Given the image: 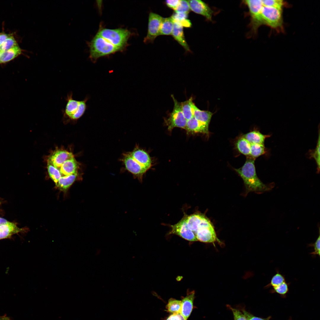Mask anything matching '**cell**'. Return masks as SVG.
Wrapping results in <instances>:
<instances>
[{"label":"cell","mask_w":320,"mask_h":320,"mask_svg":"<svg viewBox=\"0 0 320 320\" xmlns=\"http://www.w3.org/2000/svg\"><path fill=\"white\" fill-rule=\"evenodd\" d=\"M126 170L142 181L143 175L151 168L152 161L148 153L136 145L133 150L123 153L121 159Z\"/></svg>","instance_id":"6da1fadb"},{"label":"cell","mask_w":320,"mask_h":320,"mask_svg":"<svg viewBox=\"0 0 320 320\" xmlns=\"http://www.w3.org/2000/svg\"><path fill=\"white\" fill-rule=\"evenodd\" d=\"M255 159L247 156L244 165L234 170L241 178L244 183L246 193L255 192L260 194L271 190L274 187L273 183L265 184L258 177L255 165Z\"/></svg>","instance_id":"7a4b0ae2"},{"label":"cell","mask_w":320,"mask_h":320,"mask_svg":"<svg viewBox=\"0 0 320 320\" xmlns=\"http://www.w3.org/2000/svg\"><path fill=\"white\" fill-rule=\"evenodd\" d=\"M88 45L89 57L94 63L100 57L121 51L97 34L88 43Z\"/></svg>","instance_id":"3957f363"},{"label":"cell","mask_w":320,"mask_h":320,"mask_svg":"<svg viewBox=\"0 0 320 320\" xmlns=\"http://www.w3.org/2000/svg\"><path fill=\"white\" fill-rule=\"evenodd\" d=\"M121 51L128 44L131 33L127 29L100 28L97 33Z\"/></svg>","instance_id":"277c9868"},{"label":"cell","mask_w":320,"mask_h":320,"mask_svg":"<svg viewBox=\"0 0 320 320\" xmlns=\"http://www.w3.org/2000/svg\"><path fill=\"white\" fill-rule=\"evenodd\" d=\"M72 92L67 94L65 100L67 102L65 108L62 110L64 117L71 120H76L81 117L87 108L86 103L88 97L82 100L74 99Z\"/></svg>","instance_id":"5b68a950"},{"label":"cell","mask_w":320,"mask_h":320,"mask_svg":"<svg viewBox=\"0 0 320 320\" xmlns=\"http://www.w3.org/2000/svg\"><path fill=\"white\" fill-rule=\"evenodd\" d=\"M261 16L264 25L277 32L284 31L282 10L263 6L261 10Z\"/></svg>","instance_id":"8992f818"},{"label":"cell","mask_w":320,"mask_h":320,"mask_svg":"<svg viewBox=\"0 0 320 320\" xmlns=\"http://www.w3.org/2000/svg\"><path fill=\"white\" fill-rule=\"evenodd\" d=\"M244 3L249 9L251 33L253 34H256L259 27L264 25L261 16V10L263 6L262 0H245Z\"/></svg>","instance_id":"52a82bcc"},{"label":"cell","mask_w":320,"mask_h":320,"mask_svg":"<svg viewBox=\"0 0 320 320\" xmlns=\"http://www.w3.org/2000/svg\"><path fill=\"white\" fill-rule=\"evenodd\" d=\"M171 96L174 102V107L169 117L165 120V123L169 131H171L175 127L185 129L187 120L182 112L180 103L177 100L173 95Z\"/></svg>","instance_id":"ba28073f"},{"label":"cell","mask_w":320,"mask_h":320,"mask_svg":"<svg viewBox=\"0 0 320 320\" xmlns=\"http://www.w3.org/2000/svg\"><path fill=\"white\" fill-rule=\"evenodd\" d=\"M163 18L157 14L150 12L148 17L147 33L144 40L145 43H152L156 38L159 36L160 26Z\"/></svg>","instance_id":"9c48e42d"},{"label":"cell","mask_w":320,"mask_h":320,"mask_svg":"<svg viewBox=\"0 0 320 320\" xmlns=\"http://www.w3.org/2000/svg\"><path fill=\"white\" fill-rule=\"evenodd\" d=\"M171 230L169 234L177 235L191 241H198L195 234L188 228L186 222V215L177 223L170 225Z\"/></svg>","instance_id":"30bf717a"},{"label":"cell","mask_w":320,"mask_h":320,"mask_svg":"<svg viewBox=\"0 0 320 320\" xmlns=\"http://www.w3.org/2000/svg\"><path fill=\"white\" fill-rule=\"evenodd\" d=\"M191 10L204 17L208 21H212L213 11L205 2L200 0L188 1Z\"/></svg>","instance_id":"8fae6325"},{"label":"cell","mask_w":320,"mask_h":320,"mask_svg":"<svg viewBox=\"0 0 320 320\" xmlns=\"http://www.w3.org/2000/svg\"><path fill=\"white\" fill-rule=\"evenodd\" d=\"M195 234L198 241L203 242L214 243L219 240L212 224L199 229Z\"/></svg>","instance_id":"7c38bea8"},{"label":"cell","mask_w":320,"mask_h":320,"mask_svg":"<svg viewBox=\"0 0 320 320\" xmlns=\"http://www.w3.org/2000/svg\"><path fill=\"white\" fill-rule=\"evenodd\" d=\"M74 157L71 152L65 150H58L53 153L48 161L58 169L65 161Z\"/></svg>","instance_id":"4fadbf2b"},{"label":"cell","mask_w":320,"mask_h":320,"mask_svg":"<svg viewBox=\"0 0 320 320\" xmlns=\"http://www.w3.org/2000/svg\"><path fill=\"white\" fill-rule=\"evenodd\" d=\"M194 295V292H191L181 301V307L180 313L186 320L190 316L193 310Z\"/></svg>","instance_id":"5bb4252c"},{"label":"cell","mask_w":320,"mask_h":320,"mask_svg":"<svg viewBox=\"0 0 320 320\" xmlns=\"http://www.w3.org/2000/svg\"><path fill=\"white\" fill-rule=\"evenodd\" d=\"M25 230L18 227L15 223L8 222L0 226V239L9 238L13 235L23 232Z\"/></svg>","instance_id":"9a60e30c"},{"label":"cell","mask_w":320,"mask_h":320,"mask_svg":"<svg viewBox=\"0 0 320 320\" xmlns=\"http://www.w3.org/2000/svg\"><path fill=\"white\" fill-rule=\"evenodd\" d=\"M183 27L178 23L174 22V28L171 35L186 52H190L189 47L185 39Z\"/></svg>","instance_id":"2e32d148"},{"label":"cell","mask_w":320,"mask_h":320,"mask_svg":"<svg viewBox=\"0 0 320 320\" xmlns=\"http://www.w3.org/2000/svg\"><path fill=\"white\" fill-rule=\"evenodd\" d=\"M78 164L74 158L65 161L58 170L62 176H68L77 173Z\"/></svg>","instance_id":"e0dca14e"},{"label":"cell","mask_w":320,"mask_h":320,"mask_svg":"<svg viewBox=\"0 0 320 320\" xmlns=\"http://www.w3.org/2000/svg\"><path fill=\"white\" fill-rule=\"evenodd\" d=\"M22 52V50L18 45L6 51L1 52L0 64L4 63L14 59Z\"/></svg>","instance_id":"ac0fdd59"},{"label":"cell","mask_w":320,"mask_h":320,"mask_svg":"<svg viewBox=\"0 0 320 320\" xmlns=\"http://www.w3.org/2000/svg\"><path fill=\"white\" fill-rule=\"evenodd\" d=\"M192 108L193 116L198 120L209 125L213 113L209 111L200 110L193 102Z\"/></svg>","instance_id":"d6986e66"},{"label":"cell","mask_w":320,"mask_h":320,"mask_svg":"<svg viewBox=\"0 0 320 320\" xmlns=\"http://www.w3.org/2000/svg\"><path fill=\"white\" fill-rule=\"evenodd\" d=\"M242 136L251 144H264L265 139L270 136L264 135L257 130H253L246 133Z\"/></svg>","instance_id":"ffe728a7"},{"label":"cell","mask_w":320,"mask_h":320,"mask_svg":"<svg viewBox=\"0 0 320 320\" xmlns=\"http://www.w3.org/2000/svg\"><path fill=\"white\" fill-rule=\"evenodd\" d=\"M77 175V173H76L70 175L62 176L56 185L61 190L66 191L75 181Z\"/></svg>","instance_id":"44dd1931"},{"label":"cell","mask_w":320,"mask_h":320,"mask_svg":"<svg viewBox=\"0 0 320 320\" xmlns=\"http://www.w3.org/2000/svg\"><path fill=\"white\" fill-rule=\"evenodd\" d=\"M174 25V22L171 17L163 18L160 25L159 35H171Z\"/></svg>","instance_id":"7402d4cb"},{"label":"cell","mask_w":320,"mask_h":320,"mask_svg":"<svg viewBox=\"0 0 320 320\" xmlns=\"http://www.w3.org/2000/svg\"><path fill=\"white\" fill-rule=\"evenodd\" d=\"M235 146L240 153L247 156H250L251 144L242 136L237 140Z\"/></svg>","instance_id":"603a6c76"},{"label":"cell","mask_w":320,"mask_h":320,"mask_svg":"<svg viewBox=\"0 0 320 320\" xmlns=\"http://www.w3.org/2000/svg\"><path fill=\"white\" fill-rule=\"evenodd\" d=\"M193 100V97H191L188 100L180 103L181 110L187 121L193 117L192 108Z\"/></svg>","instance_id":"cb8c5ba5"},{"label":"cell","mask_w":320,"mask_h":320,"mask_svg":"<svg viewBox=\"0 0 320 320\" xmlns=\"http://www.w3.org/2000/svg\"><path fill=\"white\" fill-rule=\"evenodd\" d=\"M181 307V301L174 298H170L166 306L169 312L173 313H180Z\"/></svg>","instance_id":"d4e9b609"},{"label":"cell","mask_w":320,"mask_h":320,"mask_svg":"<svg viewBox=\"0 0 320 320\" xmlns=\"http://www.w3.org/2000/svg\"><path fill=\"white\" fill-rule=\"evenodd\" d=\"M265 152L264 144H251L249 156L255 159L256 158L264 154Z\"/></svg>","instance_id":"484cf974"},{"label":"cell","mask_w":320,"mask_h":320,"mask_svg":"<svg viewBox=\"0 0 320 320\" xmlns=\"http://www.w3.org/2000/svg\"><path fill=\"white\" fill-rule=\"evenodd\" d=\"M47 169L50 178L57 184L58 180L62 176L59 170L48 161Z\"/></svg>","instance_id":"4316f807"},{"label":"cell","mask_w":320,"mask_h":320,"mask_svg":"<svg viewBox=\"0 0 320 320\" xmlns=\"http://www.w3.org/2000/svg\"><path fill=\"white\" fill-rule=\"evenodd\" d=\"M263 6L273 7L282 10L287 5L282 0H262Z\"/></svg>","instance_id":"83f0119b"},{"label":"cell","mask_w":320,"mask_h":320,"mask_svg":"<svg viewBox=\"0 0 320 320\" xmlns=\"http://www.w3.org/2000/svg\"><path fill=\"white\" fill-rule=\"evenodd\" d=\"M276 271V273L272 277L270 282L266 286V287H275L286 281L284 276L280 273L278 270Z\"/></svg>","instance_id":"f1b7e54d"},{"label":"cell","mask_w":320,"mask_h":320,"mask_svg":"<svg viewBox=\"0 0 320 320\" xmlns=\"http://www.w3.org/2000/svg\"><path fill=\"white\" fill-rule=\"evenodd\" d=\"M17 45V42L14 36L10 35L0 46V51L1 52L4 51Z\"/></svg>","instance_id":"f546056e"},{"label":"cell","mask_w":320,"mask_h":320,"mask_svg":"<svg viewBox=\"0 0 320 320\" xmlns=\"http://www.w3.org/2000/svg\"><path fill=\"white\" fill-rule=\"evenodd\" d=\"M191 10L188 1L180 0L179 4L175 12L178 14H188Z\"/></svg>","instance_id":"4dcf8cb0"},{"label":"cell","mask_w":320,"mask_h":320,"mask_svg":"<svg viewBox=\"0 0 320 320\" xmlns=\"http://www.w3.org/2000/svg\"><path fill=\"white\" fill-rule=\"evenodd\" d=\"M311 157L315 160L317 166L318 171L320 169V134L319 133V138L316 147L311 154Z\"/></svg>","instance_id":"1f68e13d"},{"label":"cell","mask_w":320,"mask_h":320,"mask_svg":"<svg viewBox=\"0 0 320 320\" xmlns=\"http://www.w3.org/2000/svg\"><path fill=\"white\" fill-rule=\"evenodd\" d=\"M319 234L318 237L317 238L315 242L313 243H311L308 244L309 247H313L314 251L311 253V254L313 256H315L318 255L320 256V230L319 229Z\"/></svg>","instance_id":"d6a6232c"},{"label":"cell","mask_w":320,"mask_h":320,"mask_svg":"<svg viewBox=\"0 0 320 320\" xmlns=\"http://www.w3.org/2000/svg\"><path fill=\"white\" fill-rule=\"evenodd\" d=\"M289 283H287L286 281L283 282L281 284L273 287L274 291L281 295H284L286 294L288 291V285Z\"/></svg>","instance_id":"836d02e7"},{"label":"cell","mask_w":320,"mask_h":320,"mask_svg":"<svg viewBox=\"0 0 320 320\" xmlns=\"http://www.w3.org/2000/svg\"><path fill=\"white\" fill-rule=\"evenodd\" d=\"M230 308L233 312L234 320H247L244 314L239 311L231 307Z\"/></svg>","instance_id":"e575fe53"},{"label":"cell","mask_w":320,"mask_h":320,"mask_svg":"<svg viewBox=\"0 0 320 320\" xmlns=\"http://www.w3.org/2000/svg\"><path fill=\"white\" fill-rule=\"evenodd\" d=\"M180 1L179 0H168L165 1V3L168 7L175 11L179 4Z\"/></svg>","instance_id":"d590c367"},{"label":"cell","mask_w":320,"mask_h":320,"mask_svg":"<svg viewBox=\"0 0 320 320\" xmlns=\"http://www.w3.org/2000/svg\"><path fill=\"white\" fill-rule=\"evenodd\" d=\"M166 320H186L180 313H173L169 316Z\"/></svg>","instance_id":"8d00e7d4"},{"label":"cell","mask_w":320,"mask_h":320,"mask_svg":"<svg viewBox=\"0 0 320 320\" xmlns=\"http://www.w3.org/2000/svg\"><path fill=\"white\" fill-rule=\"evenodd\" d=\"M243 313L247 320H265L260 318L254 316L245 311H243Z\"/></svg>","instance_id":"74e56055"},{"label":"cell","mask_w":320,"mask_h":320,"mask_svg":"<svg viewBox=\"0 0 320 320\" xmlns=\"http://www.w3.org/2000/svg\"><path fill=\"white\" fill-rule=\"evenodd\" d=\"M10 35L5 33H0V46Z\"/></svg>","instance_id":"f35d334b"},{"label":"cell","mask_w":320,"mask_h":320,"mask_svg":"<svg viewBox=\"0 0 320 320\" xmlns=\"http://www.w3.org/2000/svg\"><path fill=\"white\" fill-rule=\"evenodd\" d=\"M9 221H7L6 219L2 218H0V226L5 224L7 223Z\"/></svg>","instance_id":"ab89813d"},{"label":"cell","mask_w":320,"mask_h":320,"mask_svg":"<svg viewBox=\"0 0 320 320\" xmlns=\"http://www.w3.org/2000/svg\"><path fill=\"white\" fill-rule=\"evenodd\" d=\"M0 320H10V319L6 315H4V316H0Z\"/></svg>","instance_id":"60d3db41"},{"label":"cell","mask_w":320,"mask_h":320,"mask_svg":"<svg viewBox=\"0 0 320 320\" xmlns=\"http://www.w3.org/2000/svg\"><path fill=\"white\" fill-rule=\"evenodd\" d=\"M0 53H1V52H0Z\"/></svg>","instance_id":"b9f144b4"}]
</instances>
